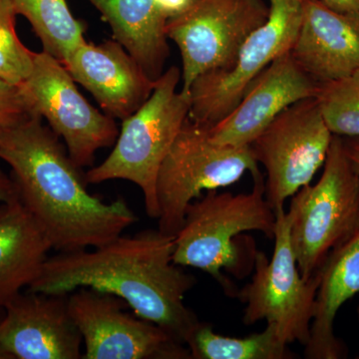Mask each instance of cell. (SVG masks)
<instances>
[{
  "mask_svg": "<svg viewBox=\"0 0 359 359\" xmlns=\"http://www.w3.org/2000/svg\"><path fill=\"white\" fill-rule=\"evenodd\" d=\"M289 346L273 325L259 334L233 337L216 334L202 321L187 342L192 359H294L297 354Z\"/></svg>",
  "mask_w": 359,
  "mask_h": 359,
  "instance_id": "44dd1931",
  "label": "cell"
},
{
  "mask_svg": "<svg viewBox=\"0 0 359 359\" xmlns=\"http://www.w3.org/2000/svg\"><path fill=\"white\" fill-rule=\"evenodd\" d=\"M34 115L36 113L21 87L0 79V131L15 126Z\"/></svg>",
  "mask_w": 359,
  "mask_h": 359,
  "instance_id": "cb8c5ba5",
  "label": "cell"
},
{
  "mask_svg": "<svg viewBox=\"0 0 359 359\" xmlns=\"http://www.w3.org/2000/svg\"><path fill=\"white\" fill-rule=\"evenodd\" d=\"M196 0H154L156 8L165 20H170L185 13Z\"/></svg>",
  "mask_w": 359,
  "mask_h": 359,
  "instance_id": "d4e9b609",
  "label": "cell"
},
{
  "mask_svg": "<svg viewBox=\"0 0 359 359\" xmlns=\"http://www.w3.org/2000/svg\"><path fill=\"white\" fill-rule=\"evenodd\" d=\"M358 323H359V306L358 308Z\"/></svg>",
  "mask_w": 359,
  "mask_h": 359,
  "instance_id": "4dcf8cb0",
  "label": "cell"
},
{
  "mask_svg": "<svg viewBox=\"0 0 359 359\" xmlns=\"http://www.w3.org/2000/svg\"><path fill=\"white\" fill-rule=\"evenodd\" d=\"M14 11L25 16L42 45V51L63 62L86 41V25L77 20L66 0H11Z\"/></svg>",
  "mask_w": 359,
  "mask_h": 359,
  "instance_id": "ffe728a7",
  "label": "cell"
},
{
  "mask_svg": "<svg viewBox=\"0 0 359 359\" xmlns=\"http://www.w3.org/2000/svg\"><path fill=\"white\" fill-rule=\"evenodd\" d=\"M287 215L297 266L309 280L359 228V174L341 136L334 135L320 180L292 196Z\"/></svg>",
  "mask_w": 359,
  "mask_h": 359,
  "instance_id": "5b68a950",
  "label": "cell"
},
{
  "mask_svg": "<svg viewBox=\"0 0 359 359\" xmlns=\"http://www.w3.org/2000/svg\"><path fill=\"white\" fill-rule=\"evenodd\" d=\"M66 69L91 94L106 115L123 120L148 100L156 82L119 42L85 41L66 56Z\"/></svg>",
  "mask_w": 359,
  "mask_h": 359,
  "instance_id": "9a60e30c",
  "label": "cell"
},
{
  "mask_svg": "<svg viewBox=\"0 0 359 359\" xmlns=\"http://www.w3.org/2000/svg\"><path fill=\"white\" fill-rule=\"evenodd\" d=\"M0 359H8L7 358V355L4 351H2L1 347H0Z\"/></svg>",
  "mask_w": 359,
  "mask_h": 359,
  "instance_id": "f1b7e54d",
  "label": "cell"
},
{
  "mask_svg": "<svg viewBox=\"0 0 359 359\" xmlns=\"http://www.w3.org/2000/svg\"><path fill=\"white\" fill-rule=\"evenodd\" d=\"M2 318V316H0V318Z\"/></svg>",
  "mask_w": 359,
  "mask_h": 359,
  "instance_id": "1f68e13d",
  "label": "cell"
},
{
  "mask_svg": "<svg viewBox=\"0 0 359 359\" xmlns=\"http://www.w3.org/2000/svg\"><path fill=\"white\" fill-rule=\"evenodd\" d=\"M181 69L172 66L156 81L147 101L123 120L109 156L85 174L88 184L125 180L140 188L146 212L157 219L158 174L190 114V95L178 91Z\"/></svg>",
  "mask_w": 359,
  "mask_h": 359,
  "instance_id": "277c9868",
  "label": "cell"
},
{
  "mask_svg": "<svg viewBox=\"0 0 359 359\" xmlns=\"http://www.w3.org/2000/svg\"><path fill=\"white\" fill-rule=\"evenodd\" d=\"M354 139H355L356 142L359 144V137H353Z\"/></svg>",
  "mask_w": 359,
  "mask_h": 359,
  "instance_id": "f546056e",
  "label": "cell"
},
{
  "mask_svg": "<svg viewBox=\"0 0 359 359\" xmlns=\"http://www.w3.org/2000/svg\"><path fill=\"white\" fill-rule=\"evenodd\" d=\"M109 25L113 39L131 54L153 81L163 73L170 47L167 20L154 0H88Z\"/></svg>",
  "mask_w": 359,
  "mask_h": 359,
  "instance_id": "d6986e66",
  "label": "cell"
},
{
  "mask_svg": "<svg viewBox=\"0 0 359 359\" xmlns=\"http://www.w3.org/2000/svg\"><path fill=\"white\" fill-rule=\"evenodd\" d=\"M68 295L27 290L4 308L0 347L8 359H80L83 339Z\"/></svg>",
  "mask_w": 359,
  "mask_h": 359,
  "instance_id": "4fadbf2b",
  "label": "cell"
},
{
  "mask_svg": "<svg viewBox=\"0 0 359 359\" xmlns=\"http://www.w3.org/2000/svg\"><path fill=\"white\" fill-rule=\"evenodd\" d=\"M68 306L83 339L84 359H192L188 346L159 325L127 313L124 299L80 287Z\"/></svg>",
  "mask_w": 359,
  "mask_h": 359,
  "instance_id": "7c38bea8",
  "label": "cell"
},
{
  "mask_svg": "<svg viewBox=\"0 0 359 359\" xmlns=\"http://www.w3.org/2000/svg\"><path fill=\"white\" fill-rule=\"evenodd\" d=\"M16 16L11 0H0V79L20 86L32 69L35 52L18 37Z\"/></svg>",
  "mask_w": 359,
  "mask_h": 359,
  "instance_id": "603a6c76",
  "label": "cell"
},
{
  "mask_svg": "<svg viewBox=\"0 0 359 359\" xmlns=\"http://www.w3.org/2000/svg\"><path fill=\"white\" fill-rule=\"evenodd\" d=\"M321 2L335 13L359 14V0H321Z\"/></svg>",
  "mask_w": 359,
  "mask_h": 359,
  "instance_id": "484cf974",
  "label": "cell"
},
{
  "mask_svg": "<svg viewBox=\"0 0 359 359\" xmlns=\"http://www.w3.org/2000/svg\"><path fill=\"white\" fill-rule=\"evenodd\" d=\"M174 237L160 230L119 237L101 247L48 257L26 290L70 294L90 287L124 299L139 318L187 346L201 321L185 304L197 280L174 263Z\"/></svg>",
  "mask_w": 359,
  "mask_h": 359,
  "instance_id": "6da1fadb",
  "label": "cell"
},
{
  "mask_svg": "<svg viewBox=\"0 0 359 359\" xmlns=\"http://www.w3.org/2000/svg\"><path fill=\"white\" fill-rule=\"evenodd\" d=\"M52 245L18 198L0 203V309L35 282Z\"/></svg>",
  "mask_w": 359,
  "mask_h": 359,
  "instance_id": "ac0fdd59",
  "label": "cell"
},
{
  "mask_svg": "<svg viewBox=\"0 0 359 359\" xmlns=\"http://www.w3.org/2000/svg\"><path fill=\"white\" fill-rule=\"evenodd\" d=\"M318 88L287 52L250 82L235 109L210 128V138L219 145L250 146L285 108L316 97Z\"/></svg>",
  "mask_w": 359,
  "mask_h": 359,
  "instance_id": "5bb4252c",
  "label": "cell"
},
{
  "mask_svg": "<svg viewBox=\"0 0 359 359\" xmlns=\"http://www.w3.org/2000/svg\"><path fill=\"white\" fill-rule=\"evenodd\" d=\"M264 176L254 179L250 193L209 191L187 208L185 219L174 237V263L211 276L224 292L236 297L237 290L223 271L237 278L254 269L257 248L252 238L259 231L275 237L276 212L266 199Z\"/></svg>",
  "mask_w": 359,
  "mask_h": 359,
  "instance_id": "3957f363",
  "label": "cell"
},
{
  "mask_svg": "<svg viewBox=\"0 0 359 359\" xmlns=\"http://www.w3.org/2000/svg\"><path fill=\"white\" fill-rule=\"evenodd\" d=\"M65 65L50 54L35 52L32 69L20 85L33 110L65 141L76 166H93L97 152L113 147L116 120L87 101Z\"/></svg>",
  "mask_w": 359,
  "mask_h": 359,
  "instance_id": "8fae6325",
  "label": "cell"
},
{
  "mask_svg": "<svg viewBox=\"0 0 359 359\" xmlns=\"http://www.w3.org/2000/svg\"><path fill=\"white\" fill-rule=\"evenodd\" d=\"M292 58L318 84L359 71V14L335 13L321 0H306Z\"/></svg>",
  "mask_w": 359,
  "mask_h": 359,
  "instance_id": "2e32d148",
  "label": "cell"
},
{
  "mask_svg": "<svg viewBox=\"0 0 359 359\" xmlns=\"http://www.w3.org/2000/svg\"><path fill=\"white\" fill-rule=\"evenodd\" d=\"M359 294V228L328 255L320 269L316 309L311 337L304 346L308 359L346 358V346L334 334V321L341 306Z\"/></svg>",
  "mask_w": 359,
  "mask_h": 359,
  "instance_id": "e0dca14e",
  "label": "cell"
},
{
  "mask_svg": "<svg viewBox=\"0 0 359 359\" xmlns=\"http://www.w3.org/2000/svg\"><path fill=\"white\" fill-rule=\"evenodd\" d=\"M266 0H196L167 21L166 35L178 46L184 93L198 77L231 69L250 33L268 20Z\"/></svg>",
  "mask_w": 359,
  "mask_h": 359,
  "instance_id": "9c48e42d",
  "label": "cell"
},
{
  "mask_svg": "<svg viewBox=\"0 0 359 359\" xmlns=\"http://www.w3.org/2000/svg\"><path fill=\"white\" fill-rule=\"evenodd\" d=\"M347 157L359 174V144L353 137H342Z\"/></svg>",
  "mask_w": 359,
  "mask_h": 359,
  "instance_id": "83f0119b",
  "label": "cell"
},
{
  "mask_svg": "<svg viewBox=\"0 0 359 359\" xmlns=\"http://www.w3.org/2000/svg\"><path fill=\"white\" fill-rule=\"evenodd\" d=\"M316 99L328 128L341 137H359V71L318 84Z\"/></svg>",
  "mask_w": 359,
  "mask_h": 359,
  "instance_id": "7402d4cb",
  "label": "cell"
},
{
  "mask_svg": "<svg viewBox=\"0 0 359 359\" xmlns=\"http://www.w3.org/2000/svg\"><path fill=\"white\" fill-rule=\"evenodd\" d=\"M39 115L0 131V159L11 169L18 199L58 252L94 249L138 221L126 201L89 193L81 168Z\"/></svg>",
  "mask_w": 359,
  "mask_h": 359,
  "instance_id": "7a4b0ae2",
  "label": "cell"
},
{
  "mask_svg": "<svg viewBox=\"0 0 359 359\" xmlns=\"http://www.w3.org/2000/svg\"><path fill=\"white\" fill-rule=\"evenodd\" d=\"M275 248L268 259L257 250L254 275L237 290L236 297L244 304L243 323L252 325L264 320L275 325L280 339L306 346L311 337L316 309L320 271L309 280L301 275L290 245V222L285 207L276 211Z\"/></svg>",
  "mask_w": 359,
  "mask_h": 359,
  "instance_id": "52a82bcc",
  "label": "cell"
},
{
  "mask_svg": "<svg viewBox=\"0 0 359 359\" xmlns=\"http://www.w3.org/2000/svg\"><path fill=\"white\" fill-rule=\"evenodd\" d=\"M18 198V189L11 176L0 170V203Z\"/></svg>",
  "mask_w": 359,
  "mask_h": 359,
  "instance_id": "4316f807",
  "label": "cell"
},
{
  "mask_svg": "<svg viewBox=\"0 0 359 359\" xmlns=\"http://www.w3.org/2000/svg\"><path fill=\"white\" fill-rule=\"evenodd\" d=\"M268 20L250 33L235 65L198 77L189 89V118L214 127L240 102L250 82L271 62L292 50L304 15L306 0H268Z\"/></svg>",
  "mask_w": 359,
  "mask_h": 359,
  "instance_id": "30bf717a",
  "label": "cell"
},
{
  "mask_svg": "<svg viewBox=\"0 0 359 359\" xmlns=\"http://www.w3.org/2000/svg\"><path fill=\"white\" fill-rule=\"evenodd\" d=\"M334 134L316 97L285 108L250 145L266 170V199L273 211L309 185L325 165Z\"/></svg>",
  "mask_w": 359,
  "mask_h": 359,
  "instance_id": "ba28073f",
  "label": "cell"
},
{
  "mask_svg": "<svg viewBox=\"0 0 359 359\" xmlns=\"http://www.w3.org/2000/svg\"><path fill=\"white\" fill-rule=\"evenodd\" d=\"M210 127L190 118L180 130L158 174V230L178 233L187 208L209 191L237 183L250 172L252 179L263 176L250 146L219 145L210 138Z\"/></svg>",
  "mask_w": 359,
  "mask_h": 359,
  "instance_id": "8992f818",
  "label": "cell"
}]
</instances>
